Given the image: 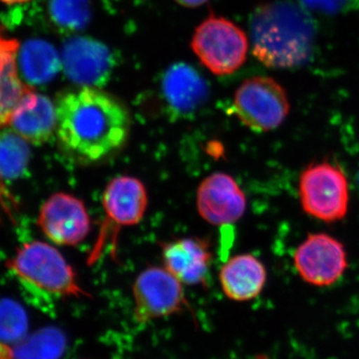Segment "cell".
Listing matches in <instances>:
<instances>
[{"mask_svg": "<svg viewBox=\"0 0 359 359\" xmlns=\"http://www.w3.org/2000/svg\"><path fill=\"white\" fill-rule=\"evenodd\" d=\"M57 133L63 150L83 163L118 152L128 140L131 119L126 106L95 87L68 90L57 96Z\"/></svg>", "mask_w": 359, "mask_h": 359, "instance_id": "1", "label": "cell"}, {"mask_svg": "<svg viewBox=\"0 0 359 359\" xmlns=\"http://www.w3.org/2000/svg\"><path fill=\"white\" fill-rule=\"evenodd\" d=\"M252 53L269 67L292 68L308 60L314 39L308 14L290 1L257 7L250 18Z\"/></svg>", "mask_w": 359, "mask_h": 359, "instance_id": "2", "label": "cell"}, {"mask_svg": "<svg viewBox=\"0 0 359 359\" xmlns=\"http://www.w3.org/2000/svg\"><path fill=\"white\" fill-rule=\"evenodd\" d=\"M6 266L30 294L56 299L89 297L65 257L47 243H25L6 262Z\"/></svg>", "mask_w": 359, "mask_h": 359, "instance_id": "3", "label": "cell"}, {"mask_svg": "<svg viewBox=\"0 0 359 359\" xmlns=\"http://www.w3.org/2000/svg\"><path fill=\"white\" fill-rule=\"evenodd\" d=\"M299 194L304 211L325 223L340 221L348 211L349 187L346 174L327 161L314 163L304 170Z\"/></svg>", "mask_w": 359, "mask_h": 359, "instance_id": "4", "label": "cell"}, {"mask_svg": "<svg viewBox=\"0 0 359 359\" xmlns=\"http://www.w3.org/2000/svg\"><path fill=\"white\" fill-rule=\"evenodd\" d=\"M194 53L216 75H229L247 59L249 40L242 28L224 18L210 15L194 33Z\"/></svg>", "mask_w": 359, "mask_h": 359, "instance_id": "5", "label": "cell"}, {"mask_svg": "<svg viewBox=\"0 0 359 359\" xmlns=\"http://www.w3.org/2000/svg\"><path fill=\"white\" fill-rule=\"evenodd\" d=\"M105 221L89 256L90 264L98 261L108 242H115L118 231L135 226L144 218L148 205V194L140 180L119 176L111 180L103 194Z\"/></svg>", "mask_w": 359, "mask_h": 359, "instance_id": "6", "label": "cell"}, {"mask_svg": "<svg viewBox=\"0 0 359 359\" xmlns=\"http://www.w3.org/2000/svg\"><path fill=\"white\" fill-rule=\"evenodd\" d=\"M285 89L273 78L257 76L240 85L233 98V111L248 128L269 132L283 124L290 113Z\"/></svg>", "mask_w": 359, "mask_h": 359, "instance_id": "7", "label": "cell"}, {"mask_svg": "<svg viewBox=\"0 0 359 359\" xmlns=\"http://www.w3.org/2000/svg\"><path fill=\"white\" fill-rule=\"evenodd\" d=\"M166 268L151 266L137 276L133 285L135 318L141 323L183 311V285Z\"/></svg>", "mask_w": 359, "mask_h": 359, "instance_id": "8", "label": "cell"}, {"mask_svg": "<svg viewBox=\"0 0 359 359\" xmlns=\"http://www.w3.org/2000/svg\"><path fill=\"white\" fill-rule=\"evenodd\" d=\"M294 266L304 282L327 287L341 278L347 269L344 245L327 233H311L295 250Z\"/></svg>", "mask_w": 359, "mask_h": 359, "instance_id": "9", "label": "cell"}, {"mask_svg": "<svg viewBox=\"0 0 359 359\" xmlns=\"http://www.w3.org/2000/svg\"><path fill=\"white\" fill-rule=\"evenodd\" d=\"M66 76L80 87H102L109 81L116 61L109 47L90 37L74 36L61 53Z\"/></svg>", "mask_w": 359, "mask_h": 359, "instance_id": "10", "label": "cell"}, {"mask_svg": "<svg viewBox=\"0 0 359 359\" xmlns=\"http://www.w3.org/2000/svg\"><path fill=\"white\" fill-rule=\"evenodd\" d=\"M37 224L52 243L67 247L83 242L91 229L84 203L75 196L62 192L53 194L45 201Z\"/></svg>", "mask_w": 359, "mask_h": 359, "instance_id": "11", "label": "cell"}, {"mask_svg": "<svg viewBox=\"0 0 359 359\" xmlns=\"http://www.w3.org/2000/svg\"><path fill=\"white\" fill-rule=\"evenodd\" d=\"M161 95L176 119L191 118L209 100L210 88L199 71L187 63L170 66L161 80Z\"/></svg>", "mask_w": 359, "mask_h": 359, "instance_id": "12", "label": "cell"}, {"mask_svg": "<svg viewBox=\"0 0 359 359\" xmlns=\"http://www.w3.org/2000/svg\"><path fill=\"white\" fill-rule=\"evenodd\" d=\"M197 209L208 223L226 226L244 216L247 198L230 175L214 173L203 180L198 188Z\"/></svg>", "mask_w": 359, "mask_h": 359, "instance_id": "13", "label": "cell"}, {"mask_svg": "<svg viewBox=\"0 0 359 359\" xmlns=\"http://www.w3.org/2000/svg\"><path fill=\"white\" fill-rule=\"evenodd\" d=\"M6 125L28 143L41 145L57 130L56 106L48 97L29 90L16 104Z\"/></svg>", "mask_w": 359, "mask_h": 359, "instance_id": "14", "label": "cell"}, {"mask_svg": "<svg viewBox=\"0 0 359 359\" xmlns=\"http://www.w3.org/2000/svg\"><path fill=\"white\" fill-rule=\"evenodd\" d=\"M165 268L180 282L199 285L205 282L212 262V252L207 241L184 238L162 245Z\"/></svg>", "mask_w": 359, "mask_h": 359, "instance_id": "15", "label": "cell"}, {"mask_svg": "<svg viewBox=\"0 0 359 359\" xmlns=\"http://www.w3.org/2000/svg\"><path fill=\"white\" fill-rule=\"evenodd\" d=\"M219 283L231 301H252L263 292L266 283V266L252 255H238L222 266Z\"/></svg>", "mask_w": 359, "mask_h": 359, "instance_id": "16", "label": "cell"}, {"mask_svg": "<svg viewBox=\"0 0 359 359\" xmlns=\"http://www.w3.org/2000/svg\"><path fill=\"white\" fill-rule=\"evenodd\" d=\"M18 65L25 81L37 86L49 83L56 77L62 60L49 42L30 39L18 48Z\"/></svg>", "mask_w": 359, "mask_h": 359, "instance_id": "17", "label": "cell"}, {"mask_svg": "<svg viewBox=\"0 0 359 359\" xmlns=\"http://www.w3.org/2000/svg\"><path fill=\"white\" fill-rule=\"evenodd\" d=\"M18 52V42L0 36V127L6 125L16 104L32 90L18 77L15 65Z\"/></svg>", "mask_w": 359, "mask_h": 359, "instance_id": "18", "label": "cell"}, {"mask_svg": "<svg viewBox=\"0 0 359 359\" xmlns=\"http://www.w3.org/2000/svg\"><path fill=\"white\" fill-rule=\"evenodd\" d=\"M28 144L11 127H0V191L2 184L25 173L32 156Z\"/></svg>", "mask_w": 359, "mask_h": 359, "instance_id": "19", "label": "cell"}, {"mask_svg": "<svg viewBox=\"0 0 359 359\" xmlns=\"http://www.w3.org/2000/svg\"><path fill=\"white\" fill-rule=\"evenodd\" d=\"M65 335L56 328L46 327L18 342L11 349L13 359H58L65 351Z\"/></svg>", "mask_w": 359, "mask_h": 359, "instance_id": "20", "label": "cell"}, {"mask_svg": "<svg viewBox=\"0 0 359 359\" xmlns=\"http://www.w3.org/2000/svg\"><path fill=\"white\" fill-rule=\"evenodd\" d=\"M91 0H49L48 14L53 25L63 32H78L89 25Z\"/></svg>", "mask_w": 359, "mask_h": 359, "instance_id": "21", "label": "cell"}, {"mask_svg": "<svg viewBox=\"0 0 359 359\" xmlns=\"http://www.w3.org/2000/svg\"><path fill=\"white\" fill-rule=\"evenodd\" d=\"M28 316L18 302L0 299V342L18 344L27 335Z\"/></svg>", "mask_w": 359, "mask_h": 359, "instance_id": "22", "label": "cell"}, {"mask_svg": "<svg viewBox=\"0 0 359 359\" xmlns=\"http://www.w3.org/2000/svg\"><path fill=\"white\" fill-rule=\"evenodd\" d=\"M308 6L325 13H335L344 6L347 0H304Z\"/></svg>", "mask_w": 359, "mask_h": 359, "instance_id": "23", "label": "cell"}, {"mask_svg": "<svg viewBox=\"0 0 359 359\" xmlns=\"http://www.w3.org/2000/svg\"><path fill=\"white\" fill-rule=\"evenodd\" d=\"M180 6L188 7V8H195L205 4L208 0H175Z\"/></svg>", "mask_w": 359, "mask_h": 359, "instance_id": "24", "label": "cell"}, {"mask_svg": "<svg viewBox=\"0 0 359 359\" xmlns=\"http://www.w3.org/2000/svg\"><path fill=\"white\" fill-rule=\"evenodd\" d=\"M0 359H13L11 356V349L4 344H0Z\"/></svg>", "mask_w": 359, "mask_h": 359, "instance_id": "25", "label": "cell"}, {"mask_svg": "<svg viewBox=\"0 0 359 359\" xmlns=\"http://www.w3.org/2000/svg\"><path fill=\"white\" fill-rule=\"evenodd\" d=\"M2 2L6 4H20V2H26L29 1V0H1Z\"/></svg>", "mask_w": 359, "mask_h": 359, "instance_id": "26", "label": "cell"}]
</instances>
